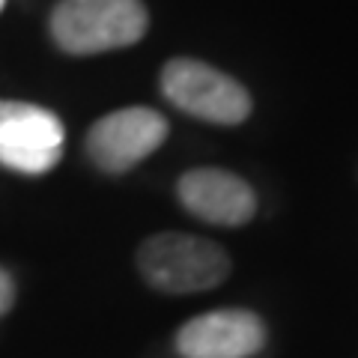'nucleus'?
<instances>
[{"label":"nucleus","mask_w":358,"mask_h":358,"mask_svg":"<svg viewBox=\"0 0 358 358\" xmlns=\"http://www.w3.org/2000/svg\"><path fill=\"white\" fill-rule=\"evenodd\" d=\"M176 194L192 215L206 224H221V227H239L254 218L257 209L254 188L236 173L218 171V167L188 171L179 179Z\"/></svg>","instance_id":"obj_7"},{"label":"nucleus","mask_w":358,"mask_h":358,"mask_svg":"<svg viewBox=\"0 0 358 358\" xmlns=\"http://www.w3.org/2000/svg\"><path fill=\"white\" fill-rule=\"evenodd\" d=\"M63 155L57 114L27 102H0V164L18 173H48Z\"/></svg>","instance_id":"obj_4"},{"label":"nucleus","mask_w":358,"mask_h":358,"mask_svg":"<svg viewBox=\"0 0 358 358\" xmlns=\"http://www.w3.org/2000/svg\"><path fill=\"white\" fill-rule=\"evenodd\" d=\"M138 266L162 293H203L218 287L230 272V257L221 245L192 233H155L138 251Z\"/></svg>","instance_id":"obj_2"},{"label":"nucleus","mask_w":358,"mask_h":358,"mask_svg":"<svg viewBox=\"0 0 358 358\" xmlns=\"http://www.w3.org/2000/svg\"><path fill=\"white\" fill-rule=\"evenodd\" d=\"M3 3H6V0H0V9H3Z\"/></svg>","instance_id":"obj_9"},{"label":"nucleus","mask_w":358,"mask_h":358,"mask_svg":"<svg viewBox=\"0 0 358 358\" xmlns=\"http://www.w3.org/2000/svg\"><path fill=\"white\" fill-rule=\"evenodd\" d=\"M141 0H60L51 13V36L66 54L129 48L147 33Z\"/></svg>","instance_id":"obj_1"},{"label":"nucleus","mask_w":358,"mask_h":358,"mask_svg":"<svg viewBox=\"0 0 358 358\" xmlns=\"http://www.w3.org/2000/svg\"><path fill=\"white\" fill-rule=\"evenodd\" d=\"M167 138V120L150 108H122L96 122L87 134V155L105 173H126Z\"/></svg>","instance_id":"obj_5"},{"label":"nucleus","mask_w":358,"mask_h":358,"mask_svg":"<svg viewBox=\"0 0 358 358\" xmlns=\"http://www.w3.org/2000/svg\"><path fill=\"white\" fill-rule=\"evenodd\" d=\"M13 301H15V284H13V275L6 272L3 266H0V317L13 308Z\"/></svg>","instance_id":"obj_8"},{"label":"nucleus","mask_w":358,"mask_h":358,"mask_svg":"<svg viewBox=\"0 0 358 358\" xmlns=\"http://www.w3.org/2000/svg\"><path fill=\"white\" fill-rule=\"evenodd\" d=\"M167 102L197 120L236 126L251 114V96L239 81L200 60H171L162 72Z\"/></svg>","instance_id":"obj_3"},{"label":"nucleus","mask_w":358,"mask_h":358,"mask_svg":"<svg viewBox=\"0 0 358 358\" xmlns=\"http://www.w3.org/2000/svg\"><path fill=\"white\" fill-rule=\"evenodd\" d=\"M266 343V329L257 313L224 308L200 313L176 334L182 358H251Z\"/></svg>","instance_id":"obj_6"}]
</instances>
